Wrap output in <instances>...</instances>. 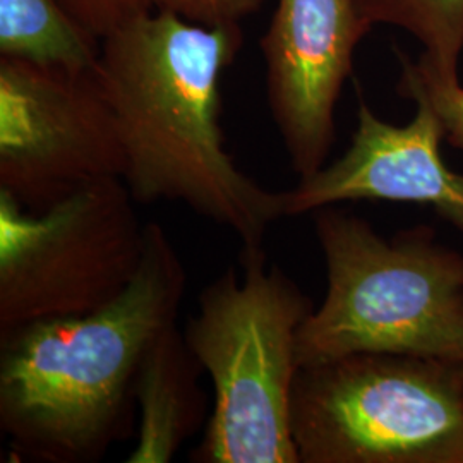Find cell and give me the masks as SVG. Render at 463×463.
<instances>
[{
	"label": "cell",
	"instance_id": "7a4b0ae2",
	"mask_svg": "<svg viewBox=\"0 0 463 463\" xmlns=\"http://www.w3.org/2000/svg\"><path fill=\"white\" fill-rule=\"evenodd\" d=\"M187 281L172 239L149 222L141 265L120 296L0 336V430L16 462L97 463L133 436L139 367L177 323Z\"/></svg>",
	"mask_w": 463,
	"mask_h": 463
},
{
	"label": "cell",
	"instance_id": "6da1fadb",
	"mask_svg": "<svg viewBox=\"0 0 463 463\" xmlns=\"http://www.w3.org/2000/svg\"><path fill=\"white\" fill-rule=\"evenodd\" d=\"M241 24L204 26L155 9L101 38L97 76L126 149L137 204L181 203L263 248L281 193L244 174L223 145L220 78L242 47Z\"/></svg>",
	"mask_w": 463,
	"mask_h": 463
},
{
	"label": "cell",
	"instance_id": "ba28073f",
	"mask_svg": "<svg viewBox=\"0 0 463 463\" xmlns=\"http://www.w3.org/2000/svg\"><path fill=\"white\" fill-rule=\"evenodd\" d=\"M365 33L354 0L277 2L261 38L266 99L298 179L326 165L336 103Z\"/></svg>",
	"mask_w": 463,
	"mask_h": 463
},
{
	"label": "cell",
	"instance_id": "3957f363",
	"mask_svg": "<svg viewBox=\"0 0 463 463\" xmlns=\"http://www.w3.org/2000/svg\"><path fill=\"white\" fill-rule=\"evenodd\" d=\"M315 213L328 290L298 328V367L354 354L463 364L462 254L426 227L386 239L333 206Z\"/></svg>",
	"mask_w": 463,
	"mask_h": 463
},
{
	"label": "cell",
	"instance_id": "7c38bea8",
	"mask_svg": "<svg viewBox=\"0 0 463 463\" xmlns=\"http://www.w3.org/2000/svg\"><path fill=\"white\" fill-rule=\"evenodd\" d=\"M367 32L393 26L412 34L422 57L445 72H458L463 52V0H354Z\"/></svg>",
	"mask_w": 463,
	"mask_h": 463
},
{
	"label": "cell",
	"instance_id": "8992f818",
	"mask_svg": "<svg viewBox=\"0 0 463 463\" xmlns=\"http://www.w3.org/2000/svg\"><path fill=\"white\" fill-rule=\"evenodd\" d=\"M124 179L88 184L32 213L0 193V336L93 313L139 269L145 225Z\"/></svg>",
	"mask_w": 463,
	"mask_h": 463
},
{
	"label": "cell",
	"instance_id": "5bb4252c",
	"mask_svg": "<svg viewBox=\"0 0 463 463\" xmlns=\"http://www.w3.org/2000/svg\"><path fill=\"white\" fill-rule=\"evenodd\" d=\"M62 4L99 42L134 17L156 9V0H62Z\"/></svg>",
	"mask_w": 463,
	"mask_h": 463
},
{
	"label": "cell",
	"instance_id": "9c48e42d",
	"mask_svg": "<svg viewBox=\"0 0 463 463\" xmlns=\"http://www.w3.org/2000/svg\"><path fill=\"white\" fill-rule=\"evenodd\" d=\"M409 124L395 126L361 99L357 129L347 151L298 185L281 191L283 216L315 213L344 201H397L430 206L463 233V174L443 162L439 117L419 93Z\"/></svg>",
	"mask_w": 463,
	"mask_h": 463
},
{
	"label": "cell",
	"instance_id": "8fae6325",
	"mask_svg": "<svg viewBox=\"0 0 463 463\" xmlns=\"http://www.w3.org/2000/svg\"><path fill=\"white\" fill-rule=\"evenodd\" d=\"M99 42L62 0H0V57L97 71Z\"/></svg>",
	"mask_w": 463,
	"mask_h": 463
},
{
	"label": "cell",
	"instance_id": "30bf717a",
	"mask_svg": "<svg viewBox=\"0 0 463 463\" xmlns=\"http://www.w3.org/2000/svg\"><path fill=\"white\" fill-rule=\"evenodd\" d=\"M204 374L177 323L149 345L136 381L137 426L128 463H168L208 422Z\"/></svg>",
	"mask_w": 463,
	"mask_h": 463
},
{
	"label": "cell",
	"instance_id": "277c9868",
	"mask_svg": "<svg viewBox=\"0 0 463 463\" xmlns=\"http://www.w3.org/2000/svg\"><path fill=\"white\" fill-rule=\"evenodd\" d=\"M198 298L184 336L213 384L194 463H300L292 434L298 333L315 309L265 249L241 250Z\"/></svg>",
	"mask_w": 463,
	"mask_h": 463
},
{
	"label": "cell",
	"instance_id": "9a60e30c",
	"mask_svg": "<svg viewBox=\"0 0 463 463\" xmlns=\"http://www.w3.org/2000/svg\"><path fill=\"white\" fill-rule=\"evenodd\" d=\"M263 0H156V9L204 26L239 24L261 7Z\"/></svg>",
	"mask_w": 463,
	"mask_h": 463
},
{
	"label": "cell",
	"instance_id": "52a82bcc",
	"mask_svg": "<svg viewBox=\"0 0 463 463\" xmlns=\"http://www.w3.org/2000/svg\"><path fill=\"white\" fill-rule=\"evenodd\" d=\"M126 166L97 71L0 57V193L40 213Z\"/></svg>",
	"mask_w": 463,
	"mask_h": 463
},
{
	"label": "cell",
	"instance_id": "5b68a950",
	"mask_svg": "<svg viewBox=\"0 0 463 463\" xmlns=\"http://www.w3.org/2000/svg\"><path fill=\"white\" fill-rule=\"evenodd\" d=\"M300 463H463V364L354 354L298 367Z\"/></svg>",
	"mask_w": 463,
	"mask_h": 463
},
{
	"label": "cell",
	"instance_id": "4fadbf2b",
	"mask_svg": "<svg viewBox=\"0 0 463 463\" xmlns=\"http://www.w3.org/2000/svg\"><path fill=\"white\" fill-rule=\"evenodd\" d=\"M402 76L398 91L407 97L419 93L430 101L439 117L448 141L463 149V86L458 72H445L428 64L424 59L412 62L400 55Z\"/></svg>",
	"mask_w": 463,
	"mask_h": 463
}]
</instances>
